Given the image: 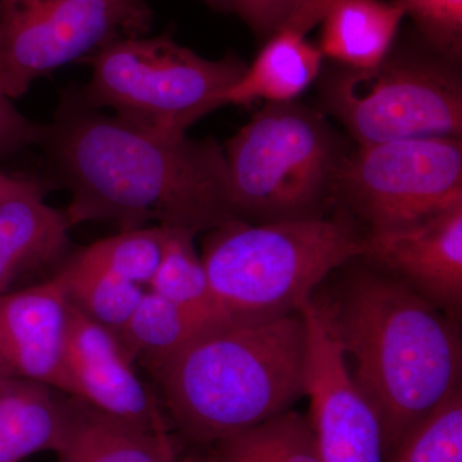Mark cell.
I'll use <instances>...</instances> for the list:
<instances>
[{"label":"cell","instance_id":"6da1fadb","mask_svg":"<svg viewBox=\"0 0 462 462\" xmlns=\"http://www.w3.org/2000/svg\"><path fill=\"white\" fill-rule=\"evenodd\" d=\"M39 147L71 197L69 227L106 221L199 234L239 220L217 142L142 129L90 108L79 89L63 91Z\"/></svg>","mask_w":462,"mask_h":462},{"label":"cell","instance_id":"7a4b0ae2","mask_svg":"<svg viewBox=\"0 0 462 462\" xmlns=\"http://www.w3.org/2000/svg\"><path fill=\"white\" fill-rule=\"evenodd\" d=\"M366 261L322 282L310 300L378 415L387 461L461 387L462 342L458 322Z\"/></svg>","mask_w":462,"mask_h":462},{"label":"cell","instance_id":"3957f363","mask_svg":"<svg viewBox=\"0 0 462 462\" xmlns=\"http://www.w3.org/2000/svg\"><path fill=\"white\" fill-rule=\"evenodd\" d=\"M306 360L300 310L216 322L148 372L176 437L199 449L293 410L305 397Z\"/></svg>","mask_w":462,"mask_h":462},{"label":"cell","instance_id":"277c9868","mask_svg":"<svg viewBox=\"0 0 462 462\" xmlns=\"http://www.w3.org/2000/svg\"><path fill=\"white\" fill-rule=\"evenodd\" d=\"M366 252L367 234L336 215L233 221L206 233L200 258L227 318L264 320L300 312L331 273Z\"/></svg>","mask_w":462,"mask_h":462},{"label":"cell","instance_id":"5b68a950","mask_svg":"<svg viewBox=\"0 0 462 462\" xmlns=\"http://www.w3.org/2000/svg\"><path fill=\"white\" fill-rule=\"evenodd\" d=\"M224 152L231 206L251 224L327 216L345 163L329 124L294 100L267 103Z\"/></svg>","mask_w":462,"mask_h":462},{"label":"cell","instance_id":"8992f818","mask_svg":"<svg viewBox=\"0 0 462 462\" xmlns=\"http://www.w3.org/2000/svg\"><path fill=\"white\" fill-rule=\"evenodd\" d=\"M89 83L79 90L90 108L111 109L121 120L151 132L181 135L215 109L247 69L234 54L207 60L158 36L121 39L83 60Z\"/></svg>","mask_w":462,"mask_h":462},{"label":"cell","instance_id":"52a82bcc","mask_svg":"<svg viewBox=\"0 0 462 462\" xmlns=\"http://www.w3.org/2000/svg\"><path fill=\"white\" fill-rule=\"evenodd\" d=\"M325 102L360 145L460 138L461 83L445 62L392 53L331 79Z\"/></svg>","mask_w":462,"mask_h":462},{"label":"cell","instance_id":"ba28073f","mask_svg":"<svg viewBox=\"0 0 462 462\" xmlns=\"http://www.w3.org/2000/svg\"><path fill=\"white\" fill-rule=\"evenodd\" d=\"M152 23L147 0H0V94L20 98L60 67L147 35Z\"/></svg>","mask_w":462,"mask_h":462},{"label":"cell","instance_id":"9c48e42d","mask_svg":"<svg viewBox=\"0 0 462 462\" xmlns=\"http://www.w3.org/2000/svg\"><path fill=\"white\" fill-rule=\"evenodd\" d=\"M337 194L380 236L419 223L462 200L460 138L360 145L343 163Z\"/></svg>","mask_w":462,"mask_h":462},{"label":"cell","instance_id":"30bf717a","mask_svg":"<svg viewBox=\"0 0 462 462\" xmlns=\"http://www.w3.org/2000/svg\"><path fill=\"white\" fill-rule=\"evenodd\" d=\"M133 364L112 331L71 303L62 392L142 430L167 433L165 416Z\"/></svg>","mask_w":462,"mask_h":462},{"label":"cell","instance_id":"8fae6325","mask_svg":"<svg viewBox=\"0 0 462 462\" xmlns=\"http://www.w3.org/2000/svg\"><path fill=\"white\" fill-rule=\"evenodd\" d=\"M365 258L460 322L462 200L403 229L367 236Z\"/></svg>","mask_w":462,"mask_h":462},{"label":"cell","instance_id":"7c38bea8","mask_svg":"<svg viewBox=\"0 0 462 462\" xmlns=\"http://www.w3.org/2000/svg\"><path fill=\"white\" fill-rule=\"evenodd\" d=\"M71 302L54 273L32 287L0 294V376L63 391Z\"/></svg>","mask_w":462,"mask_h":462},{"label":"cell","instance_id":"4fadbf2b","mask_svg":"<svg viewBox=\"0 0 462 462\" xmlns=\"http://www.w3.org/2000/svg\"><path fill=\"white\" fill-rule=\"evenodd\" d=\"M44 196L45 190L30 191L0 202V294L27 273L65 261L71 227Z\"/></svg>","mask_w":462,"mask_h":462},{"label":"cell","instance_id":"5bb4252c","mask_svg":"<svg viewBox=\"0 0 462 462\" xmlns=\"http://www.w3.org/2000/svg\"><path fill=\"white\" fill-rule=\"evenodd\" d=\"M66 404L58 462H170L181 455V442L171 431L142 430L76 398Z\"/></svg>","mask_w":462,"mask_h":462},{"label":"cell","instance_id":"9a60e30c","mask_svg":"<svg viewBox=\"0 0 462 462\" xmlns=\"http://www.w3.org/2000/svg\"><path fill=\"white\" fill-rule=\"evenodd\" d=\"M32 380L0 376V462L57 452L67 422L66 401Z\"/></svg>","mask_w":462,"mask_h":462},{"label":"cell","instance_id":"2e32d148","mask_svg":"<svg viewBox=\"0 0 462 462\" xmlns=\"http://www.w3.org/2000/svg\"><path fill=\"white\" fill-rule=\"evenodd\" d=\"M321 63L319 47L306 36L282 29L267 39L254 63L224 94V105L291 102L314 83Z\"/></svg>","mask_w":462,"mask_h":462},{"label":"cell","instance_id":"e0dca14e","mask_svg":"<svg viewBox=\"0 0 462 462\" xmlns=\"http://www.w3.org/2000/svg\"><path fill=\"white\" fill-rule=\"evenodd\" d=\"M403 17L394 2L342 0L321 21L319 50L348 69H372L393 48Z\"/></svg>","mask_w":462,"mask_h":462},{"label":"cell","instance_id":"ac0fdd59","mask_svg":"<svg viewBox=\"0 0 462 462\" xmlns=\"http://www.w3.org/2000/svg\"><path fill=\"white\" fill-rule=\"evenodd\" d=\"M196 462H322L309 415L289 410L193 452Z\"/></svg>","mask_w":462,"mask_h":462},{"label":"cell","instance_id":"d6986e66","mask_svg":"<svg viewBox=\"0 0 462 462\" xmlns=\"http://www.w3.org/2000/svg\"><path fill=\"white\" fill-rule=\"evenodd\" d=\"M196 231L167 227L157 272L147 289L166 298L205 324L227 320L216 302L205 264L196 249Z\"/></svg>","mask_w":462,"mask_h":462},{"label":"cell","instance_id":"ffe728a7","mask_svg":"<svg viewBox=\"0 0 462 462\" xmlns=\"http://www.w3.org/2000/svg\"><path fill=\"white\" fill-rule=\"evenodd\" d=\"M208 327L166 298L145 289L141 302L116 338L133 363L141 361L149 370Z\"/></svg>","mask_w":462,"mask_h":462},{"label":"cell","instance_id":"44dd1931","mask_svg":"<svg viewBox=\"0 0 462 462\" xmlns=\"http://www.w3.org/2000/svg\"><path fill=\"white\" fill-rule=\"evenodd\" d=\"M69 302L85 316L117 334L129 321L145 289L76 254L57 270Z\"/></svg>","mask_w":462,"mask_h":462},{"label":"cell","instance_id":"7402d4cb","mask_svg":"<svg viewBox=\"0 0 462 462\" xmlns=\"http://www.w3.org/2000/svg\"><path fill=\"white\" fill-rule=\"evenodd\" d=\"M166 236L167 226L120 230L116 236L88 245L79 254L91 263L144 288L148 287L157 272Z\"/></svg>","mask_w":462,"mask_h":462},{"label":"cell","instance_id":"603a6c76","mask_svg":"<svg viewBox=\"0 0 462 462\" xmlns=\"http://www.w3.org/2000/svg\"><path fill=\"white\" fill-rule=\"evenodd\" d=\"M385 462H462L461 387L419 422Z\"/></svg>","mask_w":462,"mask_h":462},{"label":"cell","instance_id":"cb8c5ba5","mask_svg":"<svg viewBox=\"0 0 462 462\" xmlns=\"http://www.w3.org/2000/svg\"><path fill=\"white\" fill-rule=\"evenodd\" d=\"M416 25L425 42L445 58H457L462 45V0H392Z\"/></svg>","mask_w":462,"mask_h":462},{"label":"cell","instance_id":"d4e9b609","mask_svg":"<svg viewBox=\"0 0 462 462\" xmlns=\"http://www.w3.org/2000/svg\"><path fill=\"white\" fill-rule=\"evenodd\" d=\"M231 14H238L263 41L281 32L298 0H225Z\"/></svg>","mask_w":462,"mask_h":462},{"label":"cell","instance_id":"484cf974","mask_svg":"<svg viewBox=\"0 0 462 462\" xmlns=\"http://www.w3.org/2000/svg\"><path fill=\"white\" fill-rule=\"evenodd\" d=\"M44 125L33 123L0 94V158L14 156L32 145L41 144Z\"/></svg>","mask_w":462,"mask_h":462},{"label":"cell","instance_id":"4316f807","mask_svg":"<svg viewBox=\"0 0 462 462\" xmlns=\"http://www.w3.org/2000/svg\"><path fill=\"white\" fill-rule=\"evenodd\" d=\"M340 2L342 0H298L296 7L282 29L306 36V33L321 23L330 9Z\"/></svg>","mask_w":462,"mask_h":462},{"label":"cell","instance_id":"83f0119b","mask_svg":"<svg viewBox=\"0 0 462 462\" xmlns=\"http://www.w3.org/2000/svg\"><path fill=\"white\" fill-rule=\"evenodd\" d=\"M38 190H45L44 187L39 182L25 178H17V176L0 171V202L11 199V197Z\"/></svg>","mask_w":462,"mask_h":462},{"label":"cell","instance_id":"f1b7e54d","mask_svg":"<svg viewBox=\"0 0 462 462\" xmlns=\"http://www.w3.org/2000/svg\"><path fill=\"white\" fill-rule=\"evenodd\" d=\"M206 5L209 8L214 9L216 12H221V14H230L229 5L225 0H202Z\"/></svg>","mask_w":462,"mask_h":462},{"label":"cell","instance_id":"f546056e","mask_svg":"<svg viewBox=\"0 0 462 462\" xmlns=\"http://www.w3.org/2000/svg\"><path fill=\"white\" fill-rule=\"evenodd\" d=\"M170 462H196V460H194L193 454H188L185 456L180 455L175 460Z\"/></svg>","mask_w":462,"mask_h":462}]
</instances>
